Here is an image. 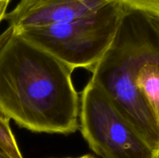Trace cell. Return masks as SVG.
I'll use <instances>...</instances> for the list:
<instances>
[{
    "label": "cell",
    "mask_w": 159,
    "mask_h": 158,
    "mask_svg": "<svg viewBox=\"0 0 159 158\" xmlns=\"http://www.w3.org/2000/svg\"><path fill=\"white\" fill-rule=\"evenodd\" d=\"M73 71L14 29L0 46V109L34 133H75L80 100Z\"/></svg>",
    "instance_id": "obj_1"
},
{
    "label": "cell",
    "mask_w": 159,
    "mask_h": 158,
    "mask_svg": "<svg viewBox=\"0 0 159 158\" xmlns=\"http://www.w3.org/2000/svg\"><path fill=\"white\" fill-rule=\"evenodd\" d=\"M148 28V23L141 12L130 11L110 47L91 71L90 80L157 153L158 125L135 81Z\"/></svg>",
    "instance_id": "obj_2"
},
{
    "label": "cell",
    "mask_w": 159,
    "mask_h": 158,
    "mask_svg": "<svg viewBox=\"0 0 159 158\" xmlns=\"http://www.w3.org/2000/svg\"><path fill=\"white\" fill-rule=\"evenodd\" d=\"M130 11L113 0L97 12L72 21L14 29L71 69L91 71L110 47Z\"/></svg>",
    "instance_id": "obj_3"
},
{
    "label": "cell",
    "mask_w": 159,
    "mask_h": 158,
    "mask_svg": "<svg viewBox=\"0 0 159 158\" xmlns=\"http://www.w3.org/2000/svg\"><path fill=\"white\" fill-rule=\"evenodd\" d=\"M79 118L84 139L102 158H154L156 154L92 80L82 92Z\"/></svg>",
    "instance_id": "obj_4"
},
{
    "label": "cell",
    "mask_w": 159,
    "mask_h": 158,
    "mask_svg": "<svg viewBox=\"0 0 159 158\" xmlns=\"http://www.w3.org/2000/svg\"><path fill=\"white\" fill-rule=\"evenodd\" d=\"M113 0H21L4 20L15 29L72 21L97 12Z\"/></svg>",
    "instance_id": "obj_5"
},
{
    "label": "cell",
    "mask_w": 159,
    "mask_h": 158,
    "mask_svg": "<svg viewBox=\"0 0 159 158\" xmlns=\"http://www.w3.org/2000/svg\"><path fill=\"white\" fill-rule=\"evenodd\" d=\"M135 81L159 128V35L149 23Z\"/></svg>",
    "instance_id": "obj_6"
},
{
    "label": "cell",
    "mask_w": 159,
    "mask_h": 158,
    "mask_svg": "<svg viewBox=\"0 0 159 158\" xmlns=\"http://www.w3.org/2000/svg\"><path fill=\"white\" fill-rule=\"evenodd\" d=\"M10 119L0 109V149L10 158H23L9 125Z\"/></svg>",
    "instance_id": "obj_7"
},
{
    "label": "cell",
    "mask_w": 159,
    "mask_h": 158,
    "mask_svg": "<svg viewBox=\"0 0 159 158\" xmlns=\"http://www.w3.org/2000/svg\"><path fill=\"white\" fill-rule=\"evenodd\" d=\"M130 11L159 14V0H116Z\"/></svg>",
    "instance_id": "obj_8"
},
{
    "label": "cell",
    "mask_w": 159,
    "mask_h": 158,
    "mask_svg": "<svg viewBox=\"0 0 159 158\" xmlns=\"http://www.w3.org/2000/svg\"><path fill=\"white\" fill-rule=\"evenodd\" d=\"M147 20L151 27L159 35V14L142 13Z\"/></svg>",
    "instance_id": "obj_9"
},
{
    "label": "cell",
    "mask_w": 159,
    "mask_h": 158,
    "mask_svg": "<svg viewBox=\"0 0 159 158\" xmlns=\"http://www.w3.org/2000/svg\"><path fill=\"white\" fill-rule=\"evenodd\" d=\"M10 1L11 0H0V23L4 20Z\"/></svg>",
    "instance_id": "obj_10"
},
{
    "label": "cell",
    "mask_w": 159,
    "mask_h": 158,
    "mask_svg": "<svg viewBox=\"0 0 159 158\" xmlns=\"http://www.w3.org/2000/svg\"><path fill=\"white\" fill-rule=\"evenodd\" d=\"M63 158H74V157H63ZM75 158H96L94 157L93 156L90 154H85L83 155V156H78V157H75Z\"/></svg>",
    "instance_id": "obj_11"
},
{
    "label": "cell",
    "mask_w": 159,
    "mask_h": 158,
    "mask_svg": "<svg viewBox=\"0 0 159 158\" xmlns=\"http://www.w3.org/2000/svg\"><path fill=\"white\" fill-rule=\"evenodd\" d=\"M0 158H10V157H9V156H7V155H6V153H5L4 152L0 149Z\"/></svg>",
    "instance_id": "obj_12"
},
{
    "label": "cell",
    "mask_w": 159,
    "mask_h": 158,
    "mask_svg": "<svg viewBox=\"0 0 159 158\" xmlns=\"http://www.w3.org/2000/svg\"><path fill=\"white\" fill-rule=\"evenodd\" d=\"M154 158H159V152L156 153V154L155 155V156H154Z\"/></svg>",
    "instance_id": "obj_13"
}]
</instances>
